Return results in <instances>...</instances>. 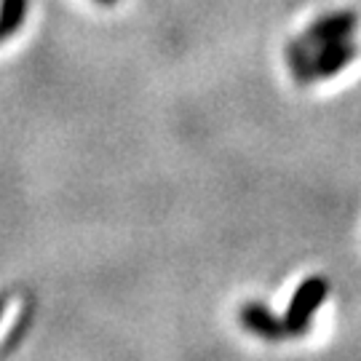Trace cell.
Segmentation results:
<instances>
[{
	"label": "cell",
	"instance_id": "9c48e42d",
	"mask_svg": "<svg viewBox=\"0 0 361 361\" xmlns=\"http://www.w3.org/2000/svg\"><path fill=\"white\" fill-rule=\"evenodd\" d=\"M0 40H3V38H0Z\"/></svg>",
	"mask_w": 361,
	"mask_h": 361
},
{
	"label": "cell",
	"instance_id": "52a82bcc",
	"mask_svg": "<svg viewBox=\"0 0 361 361\" xmlns=\"http://www.w3.org/2000/svg\"><path fill=\"white\" fill-rule=\"evenodd\" d=\"M6 305H8V297L0 295V319H3V310H6Z\"/></svg>",
	"mask_w": 361,
	"mask_h": 361
},
{
	"label": "cell",
	"instance_id": "5b68a950",
	"mask_svg": "<svg viewBox=\"0 0 361 361\" xmlns=\"http://www.w3.org/2000/svg\"><path fill=\"white\" fill-rule=\"evenodd\" d=\"M286 62L289 70L300 86H310L316 80V65H313V54L310 46L302 38H292L286 43Z\"/></svg>",
	"mask_w": 361,
	"mask_h": 361
},
{
	"label": "cell",
	"instance_id": "8992f818",
	"mask_svg": "<svg viewBox=\"0 0 361 361\" xmlns=\"http://www.w3.org/2000/svg\"><path fill=\"white\" fill-rule=\"evenodd\" d=\"M30 0H0V38H11L25 25Z\"/></svg>",
	"mask_w": 361,
	"mask_h": 361
},
{
	"label": "cell",
	"instance_id": "ba28073f",
	"mask_svg": "<svg viewBox=\"0 0 361 361\" xmlns=\"http://www.w3.org/2000/svg\"><path fill=\"white\" fill-rule=\"evenodd\" d=\"M97 3H102V6H116L118 0H97Z\"/></svg>",
	"mask_w": 361,
	"mask_h": 361
},
{
	"label": "cell",
	"instance_id": "277c9868",
	"mask_svg": "<svg viewBox=\"0 0 361 361\" xmlns=\"http://www.w3.org/2000/svg\"><path fill=\"white\" fill-rule=\"evenodd\" d=\"M356 43L350 38H343V40H332V43H324L319 46V51L313 54V65H316V78H332L337 75L340 70H345V67L356 59Z\"/></svg>",
	"mask_w": 361,
	"mask_h": 361
},
{
	"label": "cell",
	"instance_id": "3957f363",
	"mask_svg": "<svg viewBox=\"0 0 361 361\" xmlns=\"http://www.w3.org/2000/svg\"><path fill=\"white\" fill-rule=\"evenodd\" d=\"M238 322H241L246 332L262 337L268 343H281L286 337L284 322L265 302H244L241 310H238Z\"/></svg>",
	"mask_w": 361,
	"mask_h": 361
},
{
	"label": "cell",
	"instance_id": "7a4b0ae2",
	"mask_svg": "<svg viewBox=\"0 0 361 361\" xmlns=\"http://www.w3.org/2000/svg\"><path fill=\"white\" fill-rule=\"evenodd\" d=\"M356 22H359L356 11L324 13V16H319V19L305 30L302 40H305L308 46H316V49H319V46L332 43V40L350 38V35H353V30H356Z\"/></svg>",
	"mask_w": 361,
	"mask_h": 361
},
{
	"label": "cell",
	"instance_id": "6da1fadb",
	"mask_svg": "<svg viewBox=\"0 0 361 361\" xmlns=\"http://www.w3.org/2000/svg\"><path fill=\"white\" fill-rule=\"evenodd\" d=\"M329 295V281L324 276H310L295 289V295L286 305V313L281 316L286 335H305L313 322V313L322 308L324 300Z\"/></svg>",
	"mask_w": 361,
	"mask_h": 361
}]
</instances>
